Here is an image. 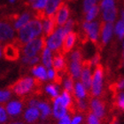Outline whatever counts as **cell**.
Wrapping results in <instances>:
<instances>
[{"label":"cell","instance_id":"41","mask_svg":"<svg viewBox=\"0 0 124 124\" xmlns=\"http://www.w3.org/2000/svg\"><path fill=\"white\" fill-rule=\"evenodd\" d=\"M47 75H48V79L50 80H54L56 76H57V74H56V70L54 68H49L47 70Z\"/></svg>","mask_w":124,"mask_h":124},{"label":"cell","instance_id":"42","mask_svg":"<svg viewBox=\"0 0 124 124\" xmlns=\"http://www.w3.org/2000/svg\"><path fill=\"white\" fill-rule=\"evenodd\" d=\"M77 106H78V107H79V109H80V110H82V111H85L86 109H87V106H88V105H87V103H86L83 99H78Z\"/></svg>","mask_w":124,"mask_h":124},{"label":"cell","instance_id":"24","mask_svg":"<svg viewBox=\"0 0 124 124\" xmlns=\"http://www.w3.org/2000/svg\"><path fill=\"white\" fill-rule=\"evenodd\" d=\"M52 67L56 71H61L65 67V60L61 54H57L53 58L52 61Z\"/></svg>","mask_w":124,"mask_h":124},{"label":"cell","instance_id":"17","mask_svg":"<svg viewBox=\"0 0 124 124\" xmlns=\"http://www.w3.org/2000/svg\"><path fill=\"white\" fill-rule=\"evenodd\" d=\"M7 114L12 116H15L18 115L21 113L22 110V104L19 101H12L10 103L7 104L6 108H5Z\"/></svg>","mask_w":124,"mask_h":124},{"label":"cell","instance_id":"28","mask_svg":"<svg viewBox=\"0 0 124 124\" xmlns=\"http://www.w3.org/2000/svg\"><path fill=\"white\" fill-rule=\"evenodd\" d=\"M114 32L116 34L118 37L120 39L124 38V21H119L116 23V25L114 26Z\"/></svg>","mask_w":124,"mask_h":124},{"label":"cell","instance_id":"1","mask_svg":"<svg viewBox=\"0 0 124 124\" xmlns=\"http://www.w3.org/2000/svg\"><path fill=\"white\" fill-rule=\"evenodd\" d=\"M44 31L43 23L39 20H31L26 26L19 30V40L21 44H28L33 39L37 38Z\"/></svg>","mask_w":124,"mask_h":124},{"label":"cell","instance_id":"46","mask_svg":"<svg viewBox=\"0 0 124 124\" xmlns=\"http://www.w3.org/2000/svg\"><path fill=\"white\" fill-rule=\"evenodd\" d=\"M38 104H39V102H38L37 100L32 99V100L29 101V106H30V107H37V106H38Z\"/></svg>","mask_w":124,"mask_h":124},{"label":"cell","instance_id":"34","mask_svg":"<svg viewBox=\"0 0 124 124\" xmlns=\"http://www.w3.org/2000/svg\"><path fill=\"white\" fill-rule=\"evenodd\" d=\"M73 27H74V21H73V20L69 19V20L66 22V24H65L64 26L62 27L65 34H66V36H67V34H69L70 32H72Z\"/></svg>","mask_w":124,"mask_h":124},{"label":"cell","instance_id":"21","mask_svg":"<svg viewBox=\"0 0 124 124\" xmlns=\"http://www.w3.org/2000/svg\"><path fill=\"white\" fill-rule=\"evenodd\" d=\"M39 116H40V111L37 107H29V109H27L24 114V118L28 122H35Z\"/></svg>","mask_w":124,"mask_h":124},{"label":"cell","instance_id":"25","mask_svg":"<svg viewBox=\"0 0 124 124\" xmlns=\"http://www.w3.org/2000/svg\"><path fill=\"white\" fill-rule=\"evenodd\" d=\"M87 89L83 86V84L82 83H76L75 85V94L76 96V98L78 99H83V98H85L86 95H87Z\"/></svg>","mask_w":124,"mask_h":124},{"label":"cell","instance_id":"6","mask_svg":"<svg viewBox=\"0 0 124 124\" xmlns=\"http://www.w3.org/2000/svg\"><path fill=\"white\" fill-rule=\"evenodd\" d=\"M83 29L88 35L91 41L93 43L98 42L99 34V24L98 21H85L83 24Z\"/></svg>","mask_w":124,"mask_h":124},{"label":"cell","instance_id":"16","mask_svg":"<svg viewBox=\"0 0 124 124\" xmlns=\"http://www.w3.org/2000/svg\"><path fill=\"white\" fill-rule=\"evenodd\" d=\"M4 54L5 59L9 60H15L19 58V50L13 44H7L5 46Z\"/></svg>","mask_w":124,"mask_h":124},{"label":"cell","instance_id":"33","mask_svg":"<svg viewBox=\"0 0 124 124\" xmlns=\"http://www.w3.org/2000/svg\"><path fill=\"white\" fill-rule=\"evenodd\" d=\"M96 2H97V0H83V10H84V12L87 13L93 6H95Z\"/></svg>","mask_w":124,"mask_h":124},{"label":"cell","instance_id":"53","mask_svg":"<svg viewBox=\"0 0 124 124\" xmlns=\"http://www.w3.org/2000/svg\"><path fill=\"white\" fill-rule=\"evenodd\" d=\"M12 124H22L21 122H13V123H12Z\"/></svg>","mask_w":124,"mask_h":124},{"label":"cell","instance_id":"48","mask_svg":"<svg viewBox=\"0 0 124 124\" xmlns=\"http://www.w3.org/2000/svg\"><path fill=\"white\" fill-rule=\"evenodd\" d=\"M21 60H22V62H23V63H28V64H29V61H30V57H28V56H23V57H22V59H21Z\"/></svg>","mask_w":124,"mask_h":124},{"label":"cell","instance_id":"26","mask_svg":"<svg viewBox=\"0 0 124 124\" xmlns=\"http://www.w3.org/2000/svg\"><path fill=\"white\" fill-rule=\"evenodd\" d=\"M37 108L39 109V111L41 113L42 119H45V117L48 116V115L52 113V110H51L50 106L48 104L44 103V102H39L38 106H37Z\"/></svg>","mask_w":124,"mask_h":124},{"label":"cell","instance_id":"19","mask_svg":"<svg viewBox=\"0 0 124 124\" xmlns=\"http://www.w3.org/2000/svg\"><path fill=\"white\" fill-rule=\"evenodd\" d=\"M102 12H103L102 13V17H103L104 21L113 23L115 21L117 15V10L116 8H115V6H113V7L102 10Z\"/></svg>","mask_w":124,"mask_h":124},{"label":"cell","instance_id":"43","mask_svg":"<svg viewBox=\"0 0 124 124\" xmlns=\"http://www.w3.org/2000/svg\"><path fill=\"white\" fill-rule=\"evenodd\" d=\"M71 121H72V120L70 119V116H68L67 114V115H65L64 117L60 118L59 124H71Z\"/></svg>","mask_w":124,"mask_h":124},{"label":"cell","instance_id":"27","mask_svg":"<svg viewBox=\"0 0 124 124\" xmlns=\"http://www.w3.org/2000/svg\"><path fill=\"white\" fill-rule=\"evenodd\" d=\"M98 13H99V7H98V5L93 6L91 10H89L86 13V15H85L86 21H92L98 16Z\"/></svg>","mask_w":124,"mask_h":124},{"label":"cell","instance_id":"40","mask_svg":"<svg viewBox=\"0 0 124 124\" xmlns=\"http://www.w3.org/2000/svg\"><path fill=\"white\" fill-rule=\"evenodd\" d=\"M7 119V112L2 106H0V122H5Z\"/></svg>","mask_w":124,"mask_h":124},{"label":"cell","instance_id":"37","mask_svg":"<svg viewBox=\"0 0 124 124\" xmlns=\"http://www.w3.org/2000/svg\"><path fill=\"white\" fill-rule=\"evenodd\" d=\"M88 124H100V122L98 120V117L96 116L94 114H90L87 119Z\"/></svg>","mask_w":124,"mask_h":124},{"label":"cell","instance_id":"32","mask_svg":"<svg viewBox=\"0 0 124 124\" xmlns=\"http://www.w3.org/2000/svg\"><path fill=\"white\" fill-rule=\"evenodd\" d=\"M73 77H68L64 81V88L65 91H68V92H72L74 91V82H73Z\"/></svg>","mask_w":124,"mask_h":124},{"label":"cell","instance_id":"12","mask_svg":"<svg viewBox=\"0 0 124 124\" xmlns=\"http://www.w3.org/2000/svg\"><path fill=\"white\" fill-rule=\"evenodd\" d=\"M114 31V27L111 22H106L101 28V40L104 44H106L110 41Z\"/></svg>","mask_w":124,"mask_h":124},{"label":"cell","instance_id":"36","mask_svg":"<svg viewBox=\"0 0 124 124\" xmlns=\"http://www.w3.org/2000/svg\"><path fill=\"white\" fill-rule=\"evenodd\" d=\"M10 97L11 92L9 91H0V103L6 102Z\"/></svg>","mask_w":124,"mask_h":124},{"label":"cell","instance_id":"9","mask_svg":"<svg viewBox=\"0 0 124 124\" xmlns=\"http://www.w3.org/2000/svg\"><path fill=\"white\" fill-rule=\"evenodd\" d=\"M91 62H86L83 64V71H82V75H81V80L83 86L87 90L91 89V83H92V75L91 72Z\"/></svg>","mask_w":124,"mask_h":124},{"label":"cell","instance_id":"11","mask_svg":"<svg viewBox=\"0 0 124 124\" xmlns=\"http://www.w3.org/2000/svg\"><path fill=\"white\" fill-rule=\"evenodd\" d=\"M67 108L61 103L60 96L55 98L53 101V110H52L54 117H56L57 119H60L65 115H67Z\"/></svg>","mask_w":124,"mask_h":124},{"label":"cell","instance_id":"35","mask_svg":"<svg viewBox=\"0 0 124 124\" xmlns=\"http://www.w3.org/2000/svg\"><path fill=\"white\" fill-rule=\"evenodd\" d=\"M113 6H115L114 0H102V2L100 3L101 10H105V9L113 7Z\"/></svg>","mask_w":124,"mask_h":124},{"label":"cell","instance_id":"38","mask_svg":"<svg viewBox=\"0 0 124 124\" xmlns=\"http://www.w3.org/2000/svg\"><path fill=\"white\" fill-rule=\"evenodd\" d=\"M70 59L72 61H81L82 60V54L79 51H75L74 52H72V54L70 56Z\"/></svg>","mask_w":124,"mask_h":124},{"label":"cell","instance_id":"4","mask_svg":"<svg viewBox=\"0 0 124 124\" xmlns=\"http://www.w3.org/2000/svg\"><path fill=\"white\" fill-rule=\"evenodd\" d=\"M103 68L100 65L96 66L95 71L92 75V83H91V93L94 97H98L102 92L103 88Z\"/></svg>","mask_w":124,"mask_h":124},{"label":"cell","instance_id":"20","mask_svg":"<svg viewBox=\"0 0 124 124\" xmlns=\"http://www.w3.org/2000/svg\"><path fill=\"white\" fill-rule=\"evenodd\" d=\"M42 61L43 64L46 68H52V61H53V58H52V50L49 49L48 47H45L43 50V53H42Z\"/></svg>","mask_w":124,"mask_h":124},{"label":"cell","instance_id":"2","mask_svg":"<svg viewBox=\"0 0 124 124\" xmlns=\"http://www.w3.org/2000/svg\"><path fill=\"white\" fill-rule=\"evenodd\" d=\"M65 37L66 34L63 30V28L59 27L51 36H48L46 40V47H48L52 51H58L63 46Z\"/></svg>","mask_w":124,"mask_h":124},{"label":"cell","instance_id":"14","mask_svg":"<svg viewBox=\"0 0 124 124\" xmlns=\"http://www.w3.org/2000/svg\"><path fill=\"white\" fill-rule=\"evenodd\" d=\"M91 109H92L93 114L98 118H102L105 114V106L98 98H93L91 103Z\"/></svg>","mask_w":124,"mask_h":124},{"label":"cell","instance_id":"50","mask_svg":"<svg viewBox=\"0 0 124 124\" xmlns=\"http://www.w3.org/2000/svg\"><path fill=\"white\" fill-rule=\"evenodd\" d=\"M111 124H119V122H118V121H117V120H114V122H112Z\"/></svg>","mask_w":124,"mask_h":124},{"label":"cell","instance_id":"22","mask_svg":"<svg viewBox=\"0 0 124 124\" xmlns=\"http://www.w3.org/2000/svg\"><path fill=\"white\" fill-rule=\"evenodd\" d=\"M30 21H31L30 14H29V13H24L23 14H21V15L16 20L14 24H13V27H14L15 29L20 30L21 28H23L24 26H26Z\"/></svg>","mask_w":124,"mask_h":124},{"label":"cell","instance_id":"5","mask_svg":"<svg viewBox=\"0 0 124 124\" xmlns=\"http://www.w3.org/2000/svg\"><path fill=\"white\" fill-rule=\"evenodd\" d=\"M35 85V80L32 77H25L19 80L13 85V90L17 95H24L32 90Z\"/></svg>","mask_w":124,"mask_h":124},{"label":"cell","instance_id":"8","mask_svg":"<svg viewBox=\"0 0 124 124\" xmlns=\"http://www.w3.org/2000/svg\"><path fill=\"white\" fill-rule=\"evenodd\" d=\"M14 37V29L7 22L0 21V41H9Z\"/></svg>","mask_w":124,"mask_h":124},{"label":"cell","instance_id":"51","mask_svg":"<svg viewBox=\"0 0 124 124\" xmlns=\"http://www.w3.org/2000/svg\"><path fill=\"white\" fill-rule=\"evenodd\" d=\"M122 47H123V66H124V42L122 44Z\"/></svg>","mask_w":124,"mask_h":124},{"label":"cell","instance_id":"52","mask_svg":"<svg viewBox=\"0 0 124 124\" xmlns=\"http://www.w3.org/2000/svg\"><path fill=\"white\" fill-rule=\"evenodd\" d=\"M29 3H31V4H32V5H33L35 2H36V0H29Z\"/></svg>","mask_w":124,"mask_h":124},{"label":"cell","instance_id":"39","mask_svg":"<svg viewBox=\"0 0 124 124\" xmlns=\"http://www.w3.org/2000/svg\"><path fill=\"white\" fill-rule=\"evenodd\" d=\"M117 106H119L122 110H124V93H121V94L118 96Z\"/></svg>","mask_w":124,"mask_h":124},{"label":"cell","instance_id":"44","mask_svg":"<svg viewBox=\"0 0 124 124\" xmlns=\"http://www.w3.org/2000/svg\"><path fill=\"white\" fill-rule=\"evenodd\" d=\"M83 121V117L80 116V115H77V116H75L71 121V124H80Z\"/></svg>","mask_w":124,"mask_h":124},{"label":"cell","instance_id":"7","mask_svg":"<svg viewBox=\"0 0 124 124\" xmlns=\"http://www.w3.org/2000/svg\"><path fill=\"white\" fill-rule=\"evenodd\" d=\"M69 8L66 4H62V5L58 10V12L55 14V21L56 24L59 27L64 26L66 22L69 20Z\"/></svg>","mask_w":124,"mask_h":124},{"label":"cell","instance_id":"10","mask_svg":"<svg viewBox=\"0 0 124 124\" xmlns=\"http://www.w3.org/2000/svg\"><path fill=\"white\" fill-rule=\"evenodd\" d=\"M63 4V0H48L46 7L44 9V17H52L55 16L58 10Z\"/></svg>","mask_w":124,"mask_h":124},{"label":"cell","instance_id":"47","mask_svg":"<svg viewBox=\"0 0 124 124\" xmlns=\"http://www.w3.org/2000/svg\"><path fill=\"white\" fill-rule=\"evenodd\" d=\"M116 84H117V88L119 89V90H123L124 89V79H121Z\"/></svg>","mask_w":124,"mask_h":124},{"label":"cell","instance_id":"29","mask_svg":"<svg viewBox=\"0 0 124 124\" xmlns=\"http://www.w3.org/2000/svg\"><path fill=\"white\" fill-rule=\"evenodd\" d=\"M60 97V100H61V103L64 105L66 107H69L71 106V103H72V98H71V96H70V93L68 91H63Z\"/></svg>","mask_w":124,"mask_h":124},{"label":"cell","instance_id":"31","mask_svg":"<svg viewBox=\"0 0 124 124\" xmlns=\"http://www.w3.org/2000/svg\"><path fill=\"white\" fill-rule=\"evenodd\" d=\"M47 3H48V0H36V2L32 5V6L35 10L43 11L46 7Z\"/></svg>","mask_w":124,"mask_h":124},{"label":"cell","instance_id":"13","mask_svg":"<svg viewBox=\"0 0 124 124\" xmlns=\"http://www.w3.org/2000/svg\"><path fill=\"white\" fill-rule=\"evenodd\" d=\"M43 29H44V32L46 36H51L53 32L55 31V26L56 24V21H55V16H52V17H44L43 19Z\"/></svg>","mask_w":124,"mask_h":124},{"label":"cell","instance_id":"54","mask_svg":"<svg viewBox=\"0 0 124 124\" xmlns=\"http://www.w3.org/2000/svg\"><path fill=\"white\" fill-rule=\"evenodd\" d=\"M9 2H10V3H13V2H15V0H9Z\"/></svg>","mask_w":124,"mask_h":124},{"label":"cell","instance_id":"15","mask_svg":"<svg viewBox=\"0 0 124 124\" xmlns=\"http://www.w3.org/2000/svg\"><path fill=\"white\" fill-rule=\"evenodd\" d=\"M75 41H76V34L75 32H70L69 34H67L66 37H65L64 43H63V46H62V49H63V52H70L72 48L74 47L75 44Z\"/></svg>","mask_w":124,"mask_h":124},{"label":"cell","instance_id":"55","mask_svg":"<svg viewBox=\"0 0 124 124\" xmlns=\"http://www.w3.org/2000/svg\"><path fill=\"white\" fill-rule=\"evenodd\" d=\"M2 55V51H1V47H0V56Z\"/></svg>","mask_w":124,"mask_h":124},{"label":"cell","instance_id":"49","mask_svg":"<svg viewBox=\"0 0 124 124\" xmlns=\"http://www.w3.org/2000/svg\"><path fill=\"white\" fill-rule=\"evenodd\" d=\"M121 20L124 21V11H122V12H121Z\"/></svg>","mask_w":124,"mask_h":124},{"label":"cell","instance_id":"45","mask_svg":"<svg viewBox=\"0 0 124 124\" xmlns=\"http://www.w3.org/2000/svg\"><path fill=\"white\" fill-rule=\"evenodd\" d=\"M39 61V58L37 56H35V57L30 58V61H29V64L30 65H36V63H38Z\"/></svg>","mask_w":124,"mask_h":124},{"label":"cell","instance_id":"18","mask_svg":"<svg viewBox=\"0 0 124 124\" xmlns=\"http://www.w3.org/2000/svg\"><path fill=\"white\" fill-rule=\"evenodd\" d=\"M70 74L74 79H78L82 75V71H83V67L81 61H72L70 62Z\"/></svg>","mask_w":124,"mask_h":124},{"label":"cell","instance_id":"30","mask_svg":"<svg viewBox=\"0 0 124 124\" xmlns=\"http://www.w3.org/2000/svg\"><path fill=\"white\" fill-rule=\"evenodd\" d=\"M45 91H46L47 93H49L52 98H57V97H59V89L54 84H49V85H47L46 88H45Z\"/></svg>","mask_w":124,"mask_h":124},{"label":"cell","instance_id":"3","mask_svg":"<svg viewBox=\"0 0 124 124\" xmlns=\"http://www.w3.org/2000/svg\"><path fill=\"white\" fill-rule=\"evenodd\" d=\"M45 45H46V42L44 41V37H37L33 39L32 41L25 44L23 48L24 56H28L30 58L35 57L38 54V52L45 48L44 47Z\"/></svg>","mask_w":124,"mask_h":124},{"label":"cell","instance_id":"23","mask_svg":"<svg viewBox=\"0 0 124 124\" xmlns=\"http://www.w3.org/2000/svg\"><path fill=\"white\" fill-rule=\"evenodd\" d=\"M33 75L36 78H38L41 81H46L48 79V75H47V70L45 69L44 66H36L33 67L32 69Z\"/></svg>","mask_w":124,"mask_h":124}]
</instances>
